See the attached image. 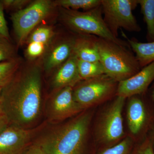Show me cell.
Segmentation results:
<instances>
[{
	"label": "cell",
	"instance_id": "7",
	"mask_svg": "<svg viewBox=\"0 0 154 154\" xmlns=\"http://www.w3.org/2000/svg\"><path fill=\"white\" fill-rule=\"evenodd\" d=\"M54 2L37 0L12 14L11 20L18 44L21 45L34 28L51 12Z\"/></svg>",
	"mask_w": 154,
	"mask_h": 154
},
{
	"label": "cell",
	"instance_id": "20",
	"mask_svg": "<svg viewBox=\"0 0 154 154\" xmlns=\"http://www.w3.org/2000/svg\"><path fill=\"white\" fill-rule=\"evenodd\" d=\"M20 60L17 58L0 63V87L4 88L19 70Z\"/></svg>",
	"mask_w": 154,
	"mask_h": 154
},
{
	"label": "cell",
	"instance_id": "27",
	"mask_svg": "<svg viewBox=\"0 0 154 154\" xmlns=\"http://www.w3.org/2000/svg\"><path fill=\"white\" fill-rule=\"evenodd\" d=\"M4 10L2 3V1H0V38L10 40V36L4 15Z\"/></svg>",
	"mask_w": 154,
	"mask_h": 154
},
{
	"label": "cell",
	"instance_id": "10",
	"mask_svg": "<svg viewBox=\"0 0 154 154\" xmlns=\"http://www.w3.org/2000/svg\"><path fill=\"white\" fill-rule=\"evenodd\" d=\"M33 134L32 130L9 125L0 133V154H22Z\"/></svg>",
	"mask_w": 154,
	"mask_h": 154
},
{
	"label": "cell",
	"instance_id": "24",
	"mask_svg": "<svg viewBox=\"0 0 154 154\" xmlns=\"http://www.w3.org/2000/svg\"><path fill=\"white\" fill-rule=\"evenodd\" d=\"M133 154H154V149L149 134L137 146Z\"/></svg>",
	"mask_w": 154,
	"mask_h": 154
},
{
	"label": "cell",
	"instance_id": "2",
	"mask_svg": "<svg viewBox=\"0 0 154 154\" xmlns=\"http://www.w3.org/2000/svg\"><path fill=\"white\" fill-rule=\"evenodd\" d=\"M91 119L89 113L81 114L34 143L45 154H84Z\"/></svg>",
	"mask_w": 154,
	"mask_h": 154
},
{
	"label": "cell",
	"instance_id": "5",
	"mask_svg": "<svg viewBox=\"0 0 154 154\" xmlns=\"http://www.w3.org/2000/svg\"><path fill=\"white\" fill-rule=\"evenodd\" d=\"M137 0H101L103 19L110 32L118 38L119 29L139 32L141 28L133 14Z\"/></svg>",
	"mask_w": 154,
	"mask_h": 154
},
{
	"label": "cell",
	"instance_id": "9",
	"mask_svg": "<svg viewBox=\"0 0 154 154\" xmlns=\"http://www.w3.org/2000/svg\"><path fill=\"white\" fill-rule=\"evenodd\" d=\"M125 99L116 96L103 114L98 129V137L103 143H114L124 135L122 112Z\"/></svg>",
	"mask_w": 154,
	"mask_h": 154
},
{
	"label": "cell",
	"instance_id": "14",
	"mask_svg": "<svg viewBox=\"0 0 154 154\" xmlns=\"http://www.w3.org/2000/svg\"><path fill=\"white\" fill-rule=\"evenodd\" d=\"M75 37H69L55 45L46 56L44 67L47 71L60 66L73 52Z\"/></svg>",
	"mask_w": 154,
	"mask_h": 154
},
{
	"label": "cell",
	"instance_id": "13",
	"mask_svg": "<svg viewBox=\"0 0 154 154\" xmlns=\"http://www.w3.org/2000/svg\"><path fill=\"white\" fill-rule=\"evenodd\" d=\"M78 60L73 53L59 67L52 79V86L54 89L59 90L66 87L73 88L82 81L78 70Z\"/></svg>",
	"mask_w": 154,
	"mask_h": 154
},
{
	"label": "cell",
	"instance_id": "31",
	"mask_svg": "<svg viewBox=\"0 0 154 154\" xmlns=\"http://www.w3.org/2000/svg\"><path fill=\"white\" fill-rule=\"evenodd\" d=\"M149 135L151 139L153 146L154 149V125L153 127L152 128L151 130L150 131V134Z\"/></svg>",
	"mask_w": 154,
	"mask_h": 154
},
{
	"label": "cell",
	"instance_id": "4",
	"mask_svg": "<svg viewBox=\"0 0 154 154\" xmlns=\"http://www.w3.org/2000/svg\"><path fill=\"white\" fill-rule=\"evenodd\" d=\"M63 21L72 30L82 35H93L130 48L128 42L115 37L104 19L101 5L86 12L62 8Z\"/></svg>",
	"mask_w": 154,
	"mask_h": 154
},
{
	"label": "cell",
	"instance_id": "11",
	"mask_svg": "<svg viewBox=\"0 0 154 154\" xmlns=\"http://www.w3.org/2000/svg\"><path fill=\"white\" fill-rule=\"evenodd\" d=\"M154 81V62L130 78L118 83L116 96L125 98L146 94Z\"/></svg>",
	"mask_w": 154,
	"mask_h": 154
},
{
	"label": "cell",
	"instance_id": "12",
	"mask_svg": "<svg viewBox=\"0 0 154 154\" xmlns=\"http://www.w3.org/2000/svg\"><path fill=\"white\" fill-rule=\"evenodd\" d=\"M83 110L74 99L73 88L66 87L58 90L53 97L48 107V115L52 121H61Z\"/></svg>",
	"mask_w": 154,
	"mask_h": 154
},
{
	"label": "cell",
	"instance_id": "16",
	"mask_svg": "<svg viewBox=\"0 0 154 154\" xmlns=\"http://www.w3.org/2000/svg\"><path fill=\"white\" fill-rule=\"evenodd\" d=\"M127 41L141 68L154 62V40L142 42L135 39L127 38Z\"/></svg>",
	"mask_w": 154,
	"mask_h": 154
},
{
	"label": "cell",
	"instance_id": "23",
	"mask_svg": "<svg viewBox=\"0 0 154 154\" xmlns=\"http://www.w3.org/2000/svg\"><path fill=\"white\" fill-rule=\"evenodd\" d=\"M14 46L10 40L0 38V63L16 58Z\"/></svg>",
	"mask_w": 154,
	"mask_h": 154
},
{
	"label": "cell",
	"instance_id": "25",
	"mask_svg": "<svg viewBox=\"0 0 154 154\" xmlns=\"http://www.w3.org/2000/svg\"><path fill=\"white\" fill-rule=\"evenodd\" d=\"M46 45L37 42L29 43L27 50L26 54L30 59H33L40 56L44 53Z\"/></svg>",
	"mask_w": 154,
	"mask_h": 154
},
{
	"label": "cell",
	"instance_id": "19",
	"mask_svg": "<svg viewBox=\"0 0 154 154\" xmlns=\"http://www.w3.org/2000/svg\"><path fill=\"white\" fill-rule=\"evenodd\" d=\"M62 8L78 11L79 9L90 11L101 5V0H58L54 2Z\"/></svg>",
	"mask_w": 154,
	"mask_h": 154
},
{
	"label": "cell",
	"instance_id": "18",
	"mask_svg": "<svg viewBox=\"0 0 154 154\" xmlns=\"http://www.w3.org/2000/svg\"><path fill=\"white\" fill-rule=\"evenodd\" d=\"M78 68L79 74L82 80L105 74L104 67L100 61H85L78 59Z\"/></svg>",
	"mask_w": 154,
	"mask_h": 154
},
{
	"label": "cell",
	"instance_id": "21",
	"mask_svg": "<svg viewBox=\"0 0 154 154\" xmlns=\"http://www.w3.org/2000/svg\"><path fill=\"white\" fill-rule=\"evenodd\" d=\"M54 36V32L50 27L42 26L34 30L29 37V43L37 42L47 46Z\"/></svg>",
	"mask_w": 154,
	"mask_h": 154
},
{
	"label": "cell",
	"instance_id": "6",
	"mask_svg": "<svg viewBox=\"0 0 154 154\" xmlns=\"http://www.w3.org/2000/svg\"><path fill=\"white\" fill-rule=\"evenodd\" d=\"M82 81L73 89V94L75 101L83 109L116 95L118 82L107 75Z\"/></svg>",
	"mask_w": 154,
	"mask_h": 154
},
{
	"label": "cell",
	"instance_id": "30",
	"mask_svg": "<svg viewBox=\"0 0 154 154\" xmlns=\"http://www.w3.org/2000/svg\"><path fill=\"white\" fill-rule=\"evenodd\" d=\"M151 85L152 86L149 88L147 93H149L148 97L154 105V81Z\"/></svg>",
	"mask_w": 154,
	"mask_h": 154
},
{
	"label": "cell",
	"instance_id": "15",
	"mask_svg": "<svg viewBox=\"0 0 154 154\" xmlns=\"http://www.w3.org/2000/svg\"><path fill=\"white\" fill-rule=\"evenodd\" d=\"M82 35L75 37L74 54L80 60L88 62L99 61V51L95 36Z\"/></svg>",
	"mask_w": 154,
	"mask_h": 154
},
{
	"label": "cell",
	"instance_id": "32",
	"mask_svg": "<svg viewBox=\"0 0 154 154\" xmlns=\"http://www.w3.org/2000/svg\"><path fill=\"white\" fill-rule=\"evenodd\" d=\"M3 88L0 87V101H1V96H2V91Z\"/></svg>",
	"mask_w": 154,
	"mask_h": 154
},
{
	"label": "cell",
	"instance_id": "1",
	"mask_svg": "<svg viewBox=\"0 0 154 154\" xmlns=\"http://www.w3.org/2000/svg\"><path fill=\"white\" fill-rule=\"evenodd\" d=\"M42 99L40 69L33 66L18 71L3 88L0 113L9 125L28 128L40 116Z\"/></svg>",
	"mask_w": 154,
	"mask_h": 154
},
{
	"label": "cell",
	"instance_id": "26",
	"mask_svg": "<svg viewBox=\"0 0 154 154\" xmlns=\"http://www.w3.org/2000/svg\"><path fill=\"white\" fill-rule=\"evenodd\" d=\"M4 9L17 10V11L23 9L30 1L28 0H2Z\"/></svg>",
	"mask_w": 154,
	"mask_h": 154
},
{
	"label": "cell",
	"instance_id": "22",
	"mask_svg": "<svg viewBox=\"0 0 154 154\" xmlns=\"http://www.w3.org/2000/svg\"><path fill=\"white\" fill-rule=\"evenodd\" d=\"M132 149V139L128 137L115 145L102 150L98 154H133Z\"/></svg>",
	"mask_w": 154,
	"mask_h": 154
},
{
	"label": "cell",
	"instance_id": "29",
	"mask_svg": "<svg viewBox=\"0 0 154 154\" xmlns=\"http://www.w3.org/2000/svg\"><path fill=\"white\" fill-rule=\"evenodd\" d=\"M9 125L5 117L0 113V133L4 130Z\"/></svg>",
	"mask_w": 154,
	"mask_h": 154
},
{
	"label": "cell",
	"instance_id": "8",
	"mask_svg": "<svg viewBox=\"0 0 154 154\" xmlns=\"http://www.w3.org/2000/svg\"><path fill=\"white\" fill-rule=\"evenodd\" d=\"M146 94L130 97L127 111V119L130 131L137 137H143L154 125V105Z\"/></svg>",
	"mask_w": 154,
	"mask_h": 154
},
{
	"label": "cell",
	"instance_id": "28",
	"mask_svg": "<svg viewBox=\"0 0 154 154\" xmlns=\"http://www.w3.org/2000/svg\"><path fill=\"white\" fill-rule=\"evenodd\" d=\"M22 154H45L40 147L36 144L30 145Z\"/></svg>",
	"mask_w": 154,
	"mask_h": 154
},
{
	"label": "cell",
	"instance_id": "17",
	"mask_svg": "<svg viewBox=\"0 0 154 154\" xmlns=\"http://www.w3.org/2000/svg\"><path fill=\"white\" fill-rule=\"evenodd\" d=\"M141 13L146 25L147 42L154 40V0H137Z\"/></svg>",
	"mask_w": 154,
	"mask_h": 154
},
{
	"label": "cell",
	"instance_id": "3",
	"mask_svg": "<svg viewBox=\"0 0 154 154\" xmlns=\"http://www.w3.org/2000/svg\"><path fill=\"white\" fill-rule=\"evenodd\" d=\"M95 39L105 74L116 82L124 81L141 69L130 48L97 36Z\"/></svg>",
	"mask_w": 154,
	"mask_h": 154
}]
</instances>
